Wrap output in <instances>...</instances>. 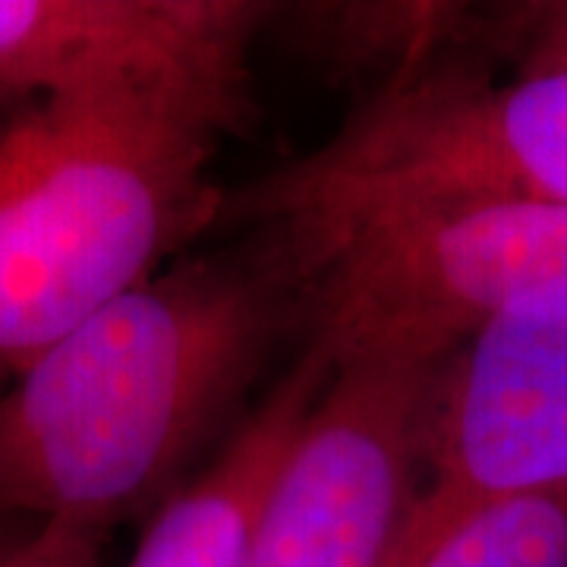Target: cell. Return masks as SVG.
<instances>
[{
	"mask_svg": "<svg viewBox=\"0 0 567 567\" xmlns=\"http://www.w3.org/2000/svg\"><path fill=\"white\" fill-rule=\"evenodd\" d=\"M293 324V290L256 244L114 297L0 388V517L104 536L152 517Z\"/></svg>",
	"mask_w": 567,
	"mask_h": 567,
	"instance_id": "obj_1",
	"label": "cell"
},
{
	"mask_svg": "<svg viewBox=\"0 0 567 567\" xmlns=\"http://www.w3.org/2000/svg\"><path fill=\"white\" fill-rule=\"evenodd\" d=\"M221 123L171 99H0V388L221 218Z\"/></svg>",
	"mask_w": 567,
	"mask_h": 567,
	"instance_id": "obj_2",
	"label": "cell"
},
{
	"mask_svg": "<svg viewBox=\"0 0 567 567\" xmlns=\"http://www.w3.org/2000/svg\"><path fill=\"white\" fill-rule=\"evenodd\" d=\"M331 369L439 363L495 312L567 287V205L398 199L297 244H259Z\"/></svg>",
	"mask_w": 567,
	"mask_h": 567,
	"instance_id": "obj_3",
	"label": "cell"
},
{
	"mask_svg": "<svg viewBox=\"0 0 567 567\" xmlns=\"http://www.w3.org/2000/svg\"><path fill=\"white\" fill-rule=\"evenodd\" d=\"M429 196L567 205V66L505 85L439 63L398 76L319 148L224 196L221 218L249 240L297 244Z\"/></svg>",
	"mask_w": 567,
	"mask_h": 567,
	"instance_id": "obj_4",
	"label": "cell"
},
{
	"mask_svg": "<svg viewBox=\"0 0 567 567\" xmlns=\"http://www.w3.org/2000/svg\"><path fill=\"white\" fill-rule=\"evenodd\" d=\"M439 363L331 369L265 492L249 567L398 565L423 483Z\"/></svg>",
	"mask_w": 567,
	"mask_h": 567,
	"instance_id": "obj_5",
	"label": "cell"
},
{
	"mask_svg": "<svg viewBox=\"0 0 567 567\" xmlns=\"http://www.w3.org/2000/svg\"><path fill=\"white\" fill-rule=\"evenodd\" d=\"M567 486V287L529 293L439 363L423 483L398 565L470 514Z\"/></svg>",
	"mask_w": 567,
	"mask_h": 567,
	"instance_id": "obj_6",
	"label": "cell"
},
{
	"mask_svg": "<svg viewBox=\"0 0 567 567\" xmlns=\"http://www.w3.org/2000/svg\"><path fill=\"white\" fill-rule=\"evenodd\" d=\"M278 10L259 0H0V99L136 92L237 136L256 121L252 44Z\"/></svg>",
	"mask_w": 567,
	"mask_h": 567,
	"instance_id": "obj_7",
	"label": "cell"
},
{
	"mask_svg": "<svg viewBox=\"0 0 567 567\" xmlns=\"http://www.w3.org/2000/svg\"><path fill=\"white\" fill-rule=\"evenodd\" d=\"M331 375L316 347L227 435L215 461L145 524L126 567H249L259 507L297 429Z\"/></svg>",
	"mask_w": 567,
	"mask_h": 567,
	"instance_id": "obj_8",
	"label": "cell"
},
{
	"mask_svg": "<svg viewBox=\"0 0 567 567\" xmlns=\"http://www.w3.org/2000/svg\"><path fill=\"white\" fill-rule=\"evenodd\" d=\"M406 567H567V486L470 514Z\"/></svg>",
	"mask_w": 567,
	"mask_h": 567,
	"instance_id": "obj_9",
	"label": "cell"
},
{
	"mask_svg": "<svg viewBox=\"0 0 567 567\" xmlns=\"http://www.w3.org/2000/svg\"><path fill=\"white\" fill-rule=\"evenodd\" d=\"M104 533L70 524H41L3 567H102Z\"/></svg>",
	"mask_w": 567,
	"mask_h": 567,
	"instance_id": "obj_10",
	"label": "cell"
},
{
	"mask_svg": "<svg viewBox=\"0 0 567 567\" xmlns=\"http://www.w3.org/2000/svg\"><path fill=\"white\" fill-rule=\"evenodd\" d=\"M524 29L520 73H543L567 66V0L533 7Z\"/></svg>",
	"mask_w": 567,
	"mask_h": 567,
	"instance_id": "obj_11",
	"label": "cell"
},
{
	"mask_svg": "<svg viewBox=\"0 0 567 567\" xmlns=\"http://www.w3.org/2000/svg\"><path fill=\"white\" fill-rule=\"evenodd\" d=\"M35 524H25V520H7L0 517V567L10 561V555L32 536Z\"/></svg>",
	"mask_w": 567,
	"mask_h": 567,
	"instance_id": "obj_12",
	"label": "cell"
}]
</instances>
